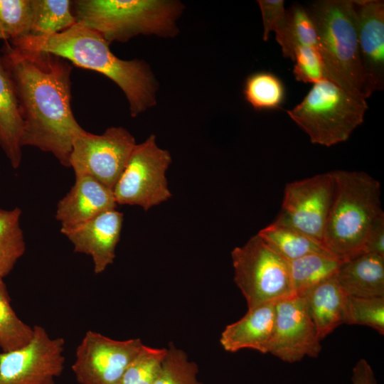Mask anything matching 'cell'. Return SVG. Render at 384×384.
I'll use <instances>...</instances> for the list:
<instances>
[{
    "instance_id": "obj_1",
    "label": "cell",
    "mask_w": 384,
    "mask_h": 384,
    "mask_svg": "<svg viewBox=\"0 0 384 384\" xmlns=\"http://www.w3.org/2000/svg\"><path fill=\"white\" fill-rule=\"evenodd\" d=\"M1 55L23 122L21 146L51 153L70 167L73 142L85 131L71 107L72 65L50 53L19 49L7 42Z\"/></svg>"
},
{
    "instance_id": "obj_2",
    "label": "cell",
    "mask_w": 384,
    "mask_h": 384,
    "mask_svg": "<svg viewBox=\"0 0 384 384\" xmlns=\"http://www.w3.org/2000/svg\"><path fill=\"white\" fill-rule=\"evenodd\" d=\"M10 41L15 48L50 53L75 66L104 75L122 90L132 117L156 104L157 82L146 63L119 58L111 51L109 42L82 24L76 23L52 35H28Z\"/></svg>"
},
{
    "instance_id": "obj_3",
    "label": "cell",
    "mask_w": 384,
    "mask_h": 384,
    "mask_svg": "<svg viewBox=\"0 0 384 384\" xmlns=\"http://www.w3.org/2000/svg\"><path fill=\"white\" fill-rule=\"evenodd\" d=\"M335 191L322 242L343 262L363 253L366 238L384 213L380 184L362 171H334Z\"/></svg>"
},
{
    "instance_id": "obj_4",
    "label": "cell",
    "mask_w": 384,
    "mask_h": 384,
    "mask_svg": "<svg viewBox=\"0 0 384 384\" xmlns=\"http://www.w3.org/2000/svg\"><path fill=\"white\" fill-rule=\"evenodd\" d=\"M77 23L100 33L110 43H124L138 35L174 37L181 3L165 0L74 1Z\"/></svg>"
},
{
    "instance_id": "obj_5",
    "label": "cell",
    "mask_w": 384,
    "mask_h": 384,
    "mask_svg": "<svg viewBox=\"0 0 384 384\" xmlns=\"http://www.w3.org/2000/svg\"><path fill=\"white\" fill-rule=\"evenodd\" d=\"M326 78L366 100L353 0H320L307 8Z\"/></svg>"
},
{
    "instance_id": "obj_6",
    "label": "cell",
    "mask_w": 384,
    "mask_h": 384,
    "mask_svg": "<svg viewBox=\"0 0 384 384\" xmlns=\"http://www.w3.org/2000/svg\"><path fill=\"white\" fill-rule=\"evenodd\" d=\"M368 107L366 99L324 79L314 84L303 100L287 113L312 143L331 146L349 138L363 122Z\"/></svg>"
},
{
    "instance_id": "obj_7",
    "label": "cell",
    "mask_w": 384,
    "mask_h": 384,
    "mask_svg": "<svg viewBox=\"0 0 384 384\" xmlns=\"http://www.w3.org/2000/svg\"><path fill=\"white\" fill-rule=\"evenodd\" d=\"M234 281L248 309L294 294L289 262L257 234L231 252Z\"/></svg>"
},
{
    "instance_id": "obj_8",
    "label": "cell",
    "mask_w": 384,
    "mask_h": 384,
    "mask_svg": "<svg viewBox=\"0 0 384 384\" xmlns=\"http://www.w3.org/2000/svg\"><path fill=\"white\" fill-rule=\"evenodd\" d=\"M171 163L169 151L158 146L154 134L136 144L112 189L117 204L148 210L170 198L166 171Z\"/></svg>"
},
{
    "instance_id": "obj_9",
    "label": "cell",
    "mask_w": 384,
    "mask_h": 384,
    "mask_svg": "<svg viewBox=\"0 0 384 384\" xmlns=\"http://www.w3.org/2000/svg\"><path fill=\"white\" fill-rule=\"evenodd\" d=\"M136 144L122 127H109L101 134L85 131L73 142L70 167L75 176H90L113 189Z\"/></svg>"
},
{
    "instance_id": "obj_10",
    "label": "cell",
    "mask_w": 384,
    "mask_h": 384,
    "mask_svg": "<svg viewBox=\"0 0 384 384\" xmlns=\"http://www.w3.org/2000/svg\"><path fill=\"white\" fill-rule=\"evenodd\" d=\"M15 350L0 353V384H55L64 369L65 341L52 338L41 326Z\"/></svg>"
},
{
    "instance_id": "obj_11",
    "label": "cell",
    "mask_w": 384,
    "mask_h": 384,
    "mask_svg": "<svg viewBox=\"0 0 384 384\" xmlns=\"http://www.w3.org/2000/svg\"><path fill=\"white\" fill-rule=\"evenodd\" d=\"M334 191L333 171L287 183L282 208L274 222L322 242Z\"/></svg>"
},
{
    "instance_id": "obj_12",
    "label": "cell",
    "mask_w": 384,
    "mask_h": 384,
    "mask_svg": "<svg viewBox=\"0 0 384 384\" xmlns=\"http://www.w3.org/2000/svg\"><path fill=\"white\" fill-rule=\"evenodd\" d=\"M144 344L139 338L112 339L87 331L76 348L72 370L80 384H119Z\"/></svg>"
},
{
    "instance_id": "obj_13",
    "label": "cell",
    "mask_w": 384,
    "mask_h": 384,
    "mask_svg": "<svg viewBox=\"0 0 384 384\" xmlns=\"http://www.w3.org/2000/svg\"><path fill=\"white\" fill-rule=\"evenodd\" d=\"M275 325L269 353L294 363L304 357L316 358L321 350L316 327L304 299L293 294L276 302Z\"/></svg>"
},
{
    "instance_id": "obj_14",
    "label": "cell",
    "mask_w": 384,
    "mask_h": 384,
    "mask_svg": "<svg viewBox=\"0 0 384 384\" xmlns=\"http://www.w3.org/2000/svg\"><path fill=\"white\" fill-rule=\"evenodd\" d=\"M367 98L384 87V2L353 0Z\"/></svg>"
},
{
    "instance_id": "obj_15",
    "label": "cell",
    "mask_w": 384,
    "mask_h": 384,
    "mask_svg": "<svg viewBox=\"0 0 384 384\" xmlns=\"http://www.w3.org/2000/svg\"><path fill=\"white\" fill-rule=\"evenodd\" d=\"M122 223L123 213L115 208L79 225L61 228L60 232L73 243L75 252L91 257L94 272L97 274L114 262Z\"/></svg>"
},
{
    "instance_id": "obj_16",
    "label": "cell",
    "mask_w": 384,
    "mask_h": 384,
    "mask_svg": "<svg viewBox=\"0 0 384 384\" xmlns=\"http://www.w3.org/2000/svg\"><path fill=\"white\" fill-rule=\"evenodd\" d=\"M112 189L90 176H75V181L57 205L55 218L61 228L82 223L106 210L115 209Z\"/></svg>"
},
{
    "instance_id": "obj_17",
    "label": "cell",
    "mask_w": 384,
    "mask_h": 384,
    "mask_svg": "<svg viewBox=\"0 0 384 384\" xmlns=\"http://www.w3.org/2000/svg\"><path fill=\"white\" fill-rule=\"evenodd\" d=\"M275 304L271 302L248 309L240 319L221 333L220 343L230 353L250 348L268 353L274 332Z\"/></svg>"
},
{
    "instance_id": "obj_18",
    "label": "cell",
    "mask_w": 384,
    "mask_h": 384,
    "mask_svg": "<svg viewBox=\"0 0 384 384\" xmlns=\"http://www.w3.org/2000/svg\"><path fill=\"white\" fill-rule=\"evenodd\" d=\"M303 297L321 341L338 326L345 324L347 294L333 277L308 289Z\"/></svg>"
},
{
    "instance_id": "obj_19",
    "label": "cell",
    "mask_w": 384,
    "mask_h": 384,
    "mask_svg": "<svg viewBox=\"0 0 384 384\" xmlns=\"http://www.w3.org/2000/svg\"><path fill=\"white\" fill-rule=\"evenodd\" d=\"M343 292L356 297H384V257L361 254L342 262L336 275Z\"/></svg>"
},
{
    "instance_id": "obj_20",
    "label": "cell",
    "mask_w": 384,
    "mask_h": 384,
    "mask_svg": "<svg viewBox=\"0 0 384 384\" xmlns=\"http://www.w3.org/2000/svg\"><path fill=\"white\" fill-rule=\"evenodd\" d=\"M23 129L15 90L4 65L0 49V147L15 169L19 167L22 159Z\"/></svg>"
},
{
    "instance_id": "obj_21",
    "label": "cell",
    "mask_w": 384,
    "mask_h": 384,
    "mask_svg": "<svg viewBox=\"0 0 384 384\" xmlns=\"http://www.w3.org/2000/svg\"><path fill=\"white\" fill-rule=\"evenodd\" d=\"M276 40L283 55L294 60V51L298 46L317 48V36L314 22L307 8L294 4L286 9L285 15L274 30Z\"/></svg>"
},
{
    "instance_id": "obj_22",
    "label": "cell",
    "mask_w": 384,
    "mask_h": 384,
    "mask_svg": "<svg viewBox=\"0 0 384 384\" xmlns=\"http://www.w3.org/2000/svg\"><path fill=\"white\" fill-rule=\"evenodd\" d=\"M257 235L289 262L311 253L331 255L321 241L274 221L260 230Z\"/></svg>"
},
{
    "instance_id": "obj_23",
    "label": "cell",
    "mask_w": 384,
    "mask_h": 384,
    "mask_svg": "<svg viewBox=\"0 0 384 384\" xmlns=\"http://www.w3.org/2000/svg\"><path fill=\"white\" fill-rule=\"evenodd\" d=\"M289 262L294 294L301 295L308 289L335 277L342 261L332 255L316 252Z\"/></svg>"
},
{
    "instance_id": "obj_24",
    "label": "cell",
    "mask_w": 384,
    "mask_h": 384,
    "mask_svg": "<svg viewBox=\"0 0 384 384\" xmlns=\"http://www.w3.org/2000/svg\"><path fill=\"white\" fill-rule=\"evenodd\" d=\"M21 208H0V277L14 269L26 251V242L20 225Z\"/></svg>"
},
{
    "instance_id": "obj_25",
    "label": "cell",
    "mask_w": 384,
    "mask_h": 384,
    "mask_svg": "<svg viewBox=\"0 0 384 384\" xmlns=\"http://www.w3.org/2000/svg\"><path fill=\"white\" fill-rule=\"evenodd\" d=\"M33 22L30 35L48 36L60 33L77 23L69 0H32Z\"/></svg>"
},
{
    "instance_id": "obj_26",
    "label": "cell",
    "mask_w": 384,
    "mask_h": 384,
    "mask_svg": "<svg viewBox=\"0 0 384 384\" xmlns=\"http://www.w3.org/2000/svg\"><path fill=\"white\" fill-rule=\"evenodd\" d=\"M33 327L16 314L3 278L0 277V348L8 352L25 345L33 335Z\"/></svg>"
},
{
    "instance_id": "obj_27",
    "label": "cell",
    "mask_w": 384,
    "mask_h": 384,
    "mask_svg": "<svg viewBox=\"0 0 384 384\" xmlns=\"http://www.w3.org/2000/svg\"><path fill=\"white\" fill-rule=\"evenodd\" d=\"M243 94L255 110H270L279 107L283 102L284 89L281 80L274 75L257 72L245 80Z\"/></svg>"
},
{
    "instance_id": "obj_28",
    "label": "cell",
    "mask_w": 384,
    "mask_h": 384,
    "mask_svg": "<svg viewBox=\"0 0 384 384\" xmlns=\"http://www.w3.org/2000/svg\"><path fill=\"white\" fill-rule=\"evenodd\" d=\"M198 372L197 364L171 343L154 384H203L197 378Z\"/></svg>"
},
{
    "instance_id": "obj_29",
    "label": "cell",
    "mask_w": 384,
    "mask_h": 384,
    "mask_svg": "<svg viewBox=\"0 0 384 384\" xmlns=\"http://www.w3.org/2000/svg\"><path fill=\"white\" fill-rule=\"evenodd\" d=\"M345 324L367 326L384 335V297L347 295Z\"/></svg>"
},
{
    "instance_id": "obj_30",
    "label": "cell",
    "mask_w": 384,
    "mask_h": 384,
    "mask_svg": "<svg viewBox=\"0 0 384 384\" xmlns=\"http://www.w3.org/2000/svg\"><path fill=\"white\" fill-rule=\"evenodd\" d=\"M33 15L32 0H0V28L10 41L30 35Z\"/></svg>"
},
{
    "instance_id": "obj_31",
    "label": "cell",
    "mask_w": 384,
    "mask_h": 384,
    "mask_svg": "<svg viewBox=\"0 0 384 384\" xmlns=\"http://www.w3.org/2000/svg\"><path fill=\"white\" fill-rule=\"evenodd\" d=\"M166 353L144 345L125 370L119 384H154Z\"/></svg>"
},
{
    "instance_id": "obj_32",
    "label": "cell",
    "mask_w": 384,
    "mask_h": 384,
    "mask_svg": "<svg viewBox=\"0 0 384 384\" xmlns=\"http://www.w3.org/2000/svg\"><path fill=\"white\" fill-rule=\"evenodd\" d=\"M295 79L304 83L316 84L326 78L323 62L317 48L300 46L294 51Z\"/></svg>"
},
{
    "instance_id": "obj_33",
    "label": "cell",
    "mask_w": 384,
    "mask_h": 384,
    "mask_svg": "<svg viewBox=\"0 0 384 384\" xmlns=\"http://www.w3.org/2000/svg\"><path fill=\"white\" fill-rule=\"evenodd\" d=\"M264 26L263 39L267 41L270 34L284 18L286 12L283 0H258Z\"/></svg>"
},
{
    "instance_id": "obj_34",
    "label": "cell",
    "mask_w": 384,
    "mask_h": 384,
    "mask_svg": "<svg viewBox=\"0 0 384 384\" xmlns=\"http://www.w3.org/2000/svg\"><path fill=\"white\" fill-rule=\"evenodd\" d=\"M363 253L384 257V218L379 220L370 231L364 245Z\"/></svg>"
},
{
    "instance_id": "obj_35",
    "label": "cell",
    "mask_w": 384,
    "mask_h": 384,
    "mask_svg": "<svg viewBox=\"0 0 384 384\" xmlns=\"http://www.w3.org/2000/svg\"><path fill=\"white\" fill-rule=\"evenodd\" d=\"M351 384H378L370 363L361 358L352 369Z\"/></svg>"
},
{
    "instance_id": "obj_36",
    "label": "cell",
    "mask_w": 384,
    "mask_h": 384,
    "mask_svg": "<svg viewBox=\"0 0 384 384\" xmlns=\"http://www.w3.org/2000/svg\"><path fill=\"white\" fill-rule=\"evenodd\" d=\"M0 40H4L7 42L9 39L8 36L4 33V32L0 28Z\"/></svg>"
}]
</instances>
